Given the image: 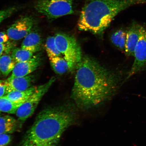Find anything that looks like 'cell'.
<instances>
[{"label":"cell","instance_id":"7a4b0ae2","mask_svg":"<svg viewBox=\"0 0 146 146\" xmlns=\"http://www.w3.org/2000/svg\"><path fill=\"white\" fill-rule=\"evenodd\" d=\"M76 118L75 108L70 103L47 107L38 114L19 146H57Z\"/></svg>","mask_w":146,"mask_h":146},{"label":"cell","instance_id":"8fae6325","mask_svg":"<svg viewBox=\"0 0 146 146\" xmlns=\"http://www.w3.org/2000/svg\"><path fill=\"white\" fill-rule=\"evenodd\" d=\"M35 79L34 76L30 75L12 78H9L6 80L8 94L13 91L27 90L31 87Z\"/></svg>","mask_w":146,"mask_h":146},{"label":"cell","instance_id":"4316f807","mask_svg":"<svg viewBox=\"0 0 146 146\" xmlns=\"http://www.w3.org/2000/svg\"><path fill=\"white\" fill-rule=\"evenodd\" d=\"M1 115V112H0V115Z\"/></svg>","mask_w":146,"mask_h":146},{"label":"cell","instance_id":"ffe728a7","mask_svg":"<svg viewBox=\"0 0 146 146\" xmlns=\"http://www.w3.org/2000/svg\"><path fill=\"white\" fill-rule=\"evenodd\" d=\"M46 50L49 58L61 56V54L56 47L54 36L47 37L45 44Z\"/></svg>","mask_w":146,"mask_h":146},{"label":"cell","instance_id":"8992f818","mask_svg":"<svg viewBox=\"0 0 146 146\" xmlns=\"http://www.w3.org/2000/svg\"><path fill=\"white\" fill-rule=\"evenodd\" d=\"M55 80V78L52 77L46 83L37 87L32 95L19 108L16 114L21 124L33 114L42 98Z\"/></svg>","mask_w":146,"mask_h":146},{"label":"cell","instance_id":"5bb4252c","mask_svg":"<svg viewBox=\"0 0 146 146\" xmlns=\"http://www.w3.org/2000/svg\"><path fill=\"white\" fill-rule=\"evenodd\" d=\"M37 87H31L26 90L12 91L5 96L15 103L23 104L32 95Z\"/></svg>","mask_w":146,"mask_h":146},{"label":"cell","instance_id":"cb8c5ba5","mask_svg":"<svg viewBox=\"0 0 146 146\" xmlns=\"http://www.w3.org/2000/svg\"><path fill=\"white\" fill-rule=\"evenodd\" d=\"M7 94L8 90L6 80H0V97L6 95Z\"/></svg>","mask_w":146,"mask_h":146},{"label":"cell","instance_id":"9a60e30c","mask_svg":"<svg viewBox=\"0 0 146 146\" xmlns=\"http://www.w3.org/2000/svg\"><path fill=\"white\" fill-rule=\"evenodd\" d=\"M51 66L56 74L62 75L71 70L70 66L61 56L49 58Z\"/></svg>","mask_w":146,"mask_h":146},{"label":"cell","instance_id":"484cf974","mask_svg":"<svg viewBox=\"0 0 146 146\" xmlns=\"http://www.w3.org/2000/svg\"><path fill=\"white\" fill-rule=\"evenodd\" d=\"M1 71H0V76L1 75Z\"/></svg>","mask_w":146,"mask_h":146},{"label":"cell","instance_id":"6da1fadb","mask_svg":"<svg viewBox=\"0 0 146 146\" xmlns=\"http://www.w3.org/2000/svg\"><path fill=\"white\" fill-rule=\"evenodd\" d=\"M71 98L79 108L87 110L111 99L119 87V76L88 56L76 67Z\"/></svg>","mask_w":146,"mask_h":146},{"label":"cell","instance_id":"277c9868","mask_svg":"<svg viewBox=\"0 0 146 146\" xmlns=\"http://www.w3.org/2000/svg\"><path fill=\"white\" fill-rule=\"evenodd\" d=\"M56 47L69 64L71 70L76 68L82 58L81 47L73 36L59 33L55 35Z\"/></svg>","mask_w":146,"mask_h":146},{"label":"cell","instance_id":"44dd1931","mask_svg":"<svg viewBox=\"0 0 146 146\" xmlns=\"http://www.w3.org/2000/svg\"><path fill=\"white\" fill-rule=\"evenodd\" d=\"M19 7L12 6L0 11V24L19 10Z\"/></svg>","mask_w":146,"mask_h":146},{"label":"cell","instance_id":"30bf717a","mask_svg":"<svg viewBox=\"0 0 146 146\" xmlns=\"http://www.w3.org/2000/svg\"><path fill=\"white\" fill-rule=\"evenodd\" d=\"M142 25L136 23L132 24L127 31L125 52L127 56H134V50L139 40Z\"/></svg>","mask_w":146,"mask_h":146},{"label":"cell","instance_id":"d4e9b609","mask_svg":"<svg viewBox=\"0 0 146 146\" xmlns=\"http://www.w3.org/2000/svg\"><path fill=\"white\" fill-rule=\"evenodd\" d=\"M9 39L7 33L5 32H0V43H5L8 42Z\"/></svg>","mask_w":146,"mask_h":146},{"label":"cell","instance_id":"4fadbf2b","mask_svg":"<svg viewBox=\"0 0 146 146\" xmlns=\"http://www.w3.org/2000/svg\"><path fill=\"white\" fill-rule=\"evenodd\" d=\"M19 123L10 116H0V134H10L17 131Z\"/></svg>","mask_w":146,"mask_h":146},{"label":"cell","instance_id":"9c48e42d","mask_svg":"<svg viewBox=\"0 0 146 146\" xmlns=\"http://www.w3.org/2000/svg\"><path fill=\"white\" fill-rule=\"evenodd\" d=\"M42 59L39 56H35L26 61L17 63L12 71L10 78L20 77L29 75L41 65Z\"/></svg>","mask_w":146,"mask_h":146},{"label":"cell","instance_id":"d6986e66","mask_svg":"<svg viewBox=\"0 0 146 146\" xmlns=\"http://www.w3.org/2000/svg\"><path fill=\"white\" fill-rule=\"evenodd\" d=\"M33 52L21 48H14L12 51L11 56L16 63L27 61L33 56Z\"/></svg>","mask_w":146,"mask_h":146},{"label":"cell","instance_id":"e0dca14e","mask_svg":"<svg viewBox=\"0 0 146 146\" xmlns=\"http://www.w3.org/2000/svg\"><path fill=\"white\" fill-rule=\"evenodd\" d=\"M22 104L12 101L5 96L1 97H0V112L16 114L18 109Z\"/></svg>","mask_w":146,"mask_h":146},{"label":"cell","instance_id":"5b68a950","mask_svg":"<svg viewBox=\"0 0 146 146\" xmlns=\"http://www.w3.org/2000/svg\"><path fill=\"white\" fill-rule=\"evenodd\" d=\"M75 0H38L35 9L39 13L52 20L74 13Z\"/></svg>","mask_w":146,"mask_h":146},{"label":"cell","instance_id":"52a82bcc","mask_svg":"<svg viewBox=\"0 0 146 146\" xmlns=\"http://www.w3.org/2000/svg\"><path fill=\"white\" fill-rule=\"evenodd\" d=\"M133 56L134 63L127 78L146 69V28L142 26Z\"/></svg>","mask_w":146,"mask_h":146},{"label":"cell","instance_id":"ba28073f","mask_svg":"<svg viewBox=\"0 0 146 146\" xmlns=\"http://www.w3.org/2000/svg\"><path fill=\"white\" fill-rule=\"evenodd\" d=\"M34 19L32 16L21 17L11 25L7 30L9 39L17 41L24 38L33 30L35 24Z\"/></svg>","mask_w":146,"mask_h":146},{"label":"cell","instance_id":"ac0fdd59","mask_svg":"<svg viewBox=\"0 0 146 146\" xmlns=\"http://www.w3.org/2000/svg\"><path fill=\"white\" fill-rule=\"evenodd\" d=\"M126 34V32L120 30L116 31L111 36V41L113 44L121 50H125Z\"/></svg>","mask_w":146,"mask_h":146},{"label":"cell","instance_id":"2e32d148","mask_svg":"<svg viewBox=\"0 0 146 146\" xmlns=\"http://www.w3.org/2000/svg\"><path fill=\"white\" fill-rule=\"evenodd\" d=\"M17 63L11 55L4 54L0 56V71L3 76H7L12 72Z\"/></svg>","mask_w":146,"mask_h":146},{"label":"cell","instance_id":"7c38bea8","mask_svg":"<svg viewBox=\"0 0 146 146\" xmlns=\"http://www.w3.org/2000/svg\"><path fill=\"white\" fill-rule=\"evenodd\" d=\"M32 30L24 38L21 47L35 53L41 50L42 40L37 31Z\"/></svg>","mask_w":146,"mask_h":146},{"label":"cell","instance_id":"3957f363","mask_svg":"<svg viewBox=\"0 0 146 146\" xmlns=\"http://www.w3.org/2000/svg\"><path fill=\"white\" fill-rule=\"evenodd\" d=\"M143 3H146V0H91L82 9L78 28L100 34L122 11L131 5Z\"/></svg>","mask_w":146,"mask_h":146},{"label":"cell","instance_id":"7402d4cb","mask_svg":"<svg viewBox=\"0 0 146 146\" xmlns=\"http://www.w3.org/2000/svg\"><path fill=\"white\" fill-rule=\"evenodd\" d=\"M12 141L10 134H0V146H11Z\"/></svg>","mask_w":146,"mask_h":146},{"label":"cell","instance_id":"603a6c76","mask_svg":"<svg viewBox=\"0 0 146 146\" xmlns=\"http://www.w3.org/2000/svg\"><path fill=\"white\" fill-rule=\"evenodd\" d=\"M13 47L12 43L8 41L5 43H0V56L10 52Z\"/></svg>","mask_w":146,"mask_h":146}]
</instances>
